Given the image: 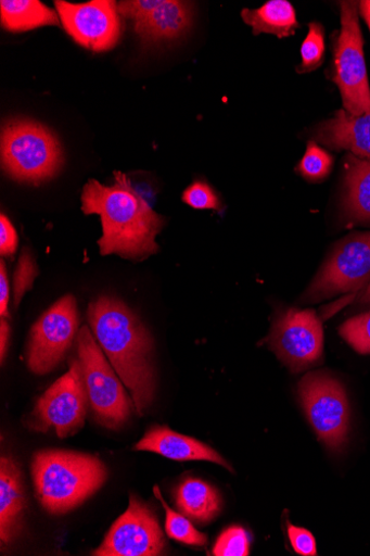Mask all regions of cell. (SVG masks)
I'll return each instance as SVG.
<instances>
[{
    "mask_svg": "<svg viewBox=\"0 0 370 556\" xmlns=\"http://www.w3.org/2000/svg\"><path fill=\"white\" fill-rule=\"evenodd\" d=\"M115 180L112 186L98 180L87 182L81 195L82 212L101 218L102 237L98 243L102 256L146 260L158 251L155 238L166 219L150 207L127 175L115 172Z\"/></svg>",
    "mask_w": 370,
    "mask_h": 556,
    "instance_id": "cell-1",
    "label": "cell"
},
{
    "mask_svg": "<svg viewBox=\"0 0 370 556\" xmlns=\"http://www.w3.org/2000/svg\"><path fill=\"white\" fill-rule=\"evenodd\" d=\"M88 319L95 340L130 391L136 412L142 416L155 392L149 331L124 302L110 296L90 303Z\"/></svg>",
    "mask_w": 370,
    "mask_h": 556,
    "instance_id": "cell-2",
    "label": "cell"
},
{
    "mask_svg": "<svg viewBox=\"0 0 370 556\" xmlns=\"http://www.w3.org/2000/svg\"><path fill=\"white\" fill-rule=\"evenodd\" d=\"M31 479L41 507L63 516L80 507L109 479V469L92 454L40 450L31 460Z\"/></svg>",
    "mask_w": 370,
    "mask_h": 556,
    "instance_id": "cell-3",
    "label": "cell"
},
{
    "mask_svg": "<svg viewBox=\"0 0 370 556\" xmlns=\"http://www.w3.org/2000/svg\"><path fill=\"white\" fill-rule=\"evenodd\" d=\"M2 163L8 175L22 182L40 184L63 167L58 137L31 121L9 122L2 131Z\"/></svg>",
    "mask_w": 370,
    "mask_h": 556,
    "instance_id": "cell-4",
    "label": "cell"
},
{
    "mask_svg": "<svg viewBox=\"0 0 370 556\" xmlns=\"http://www.w3.org/2000/svg\"><path fill=\"white\" fill-rule=\"evenodd\" d=\"M78 357L95 421L105 429H122L136 409L135 402L87 326L78 333Z\"/></svg>",
    "mask_w": 370,
    "mask_h": 556,
    "instance_id": "cell-5",
    "label": "cell"
},
{
    "mask_svg": "<svg viewBox=\"0 0 370 556\" xmlns=\"http://www.w3.org/2000/svg\"><path fill=\"white\" fill-rule=\"evenodd\" d=\"M303 409L317 437L332 451L345 446L350 428L349 402L343 384L327 372H310L298 383Z\"/></svg>",
    "mask_w": 370,
    "mask_h": 556,
    "instance_id": "cell-6",
    "label": "cell"
},
{
    "mask_svg": "<svg viewBox=\"0 0 370 556\" xmlns=\"http://www.w3.org/2000/svg\"><path fill=\"white\" fill-rule=\"evenodd\" d=\"M334 81L343 99L344 111L352 116L370 112V87L363 56L358 5L341 4V31L334 48Z\"/></svg>",
    "mask_w": 370,
    "mask_h": 556,
    "instance_id": "cell-7",
    "label": "cell"
},
{
    "mask_svg": "<svg viewBox=\"0 0 370 556\" xmlns=\"http://www.w3.org/2000/svg\"><path fill=\"white\" fill-rule=\"evenodd\" d=\"M88 402L80 363L74 361L69 371L39 397L27 427L36 432L55 431L61 439L73 437L85 426Z\"/></svg>",
    "mask_w": 370,
    "mask_h": 556,
    "instance_id": "cell-8",
    "label": "cell"
},
{
    "mask_svg": "<svg viewBox=\"0 0 370 556\" xmlns=\"http://www.w3.org/2000/svg\"><path fill=\"white\" fill-rule=\"evenodd\" d=\"M370 280V232H355L341 240L303 295L319 302L360 291Z\"/></svg>",
    "mask_w": 370,
    "mask_h": 556,
    "instance_id": "cell-9",
    "label": "cell"
},
{
    "mask_svg": "<svg viewBox=\"0 0 370 556\" xmlns=\"http://www.w3.org/2000/svg\"><path fill=\"white\" fill-rule=\"evenodd\" d=\"M78 326L76 299L67 294L52 305L31 329L27 351L30 371L42 376L54 370L71 349Z\"/></svg>",
    "mask_w": 370,
    "mask_h": 556,
    "instance_id": "cell-10",
    "label": "cell"
},
{
    "mask_svg": "<svg viewBox=\"0 0 370 556\" xmlns=\"http://www.w3.org/2000/svg\"><path fill=\"white\" fill-rule=\"evenodd\" d=\"M167 541L155 513L130 493L127 511L113 525L95 556H156L166 551Z\"/></svg>",
    "mask_w": 370,
    "mask_h": 556,
    "instance_id": "cell-11",
    "label": "cell"
},
{
    "mask_svg": "<svg viewBox=\"0 0 370 556\" xmlns=\"http://www.w3.org/2000/svg\"><path fill=\"white\" fill-rule=\"evenodd\" d=\"M269 343L292 372H302L322 361V323L312 311L290 309L276 321Z\"/></svg>",
    "mask_w": 370,
    "mask_h": 556,
    "instance_id": "cell-12",
    "label": "cell"
},
{
    "mask_svg": "<svg viewBox=\"0 0 370 556\" xmlns=\"http://www.w3.org/2000/svg\"><path fill=\"white\" fill-rule=\"evenodd\" d=\"M67 34L92 52H107L118 43L123 33L118 3L113 0H92L85 4L55 2Z\"/></svg>",
    "mask_w": 370,
    "mask_h": 556,
    "instance_id": "cell-13",
    "label": "cell"
},
{
    "mask_svg": "<svg viewBox=\"0 0 370 556\" xmlns=\"http://www.w3.org/2000/svg\"><path fill=\"white\" fill-rule=\"evenodd\" d=\"M135 450L153 452L175 462L214 463L233 472L231 465L215 448L168 427H151L135 445Z\"/></svg>",
    "mask_w": 370,
    "mask_h": 556,
    "instance_id": "cell-14",
    "label": "cell"
},
{
    "mask_svg": "<svg viewBox=\"0 0 370 556\" xmlns=\"http://www.w3.org/2000/svg\"><path fill=\"white\" fill-rule=\"evenodd\" d=\"M27 496L21 466L12 457L0 460V541L9 545L24 531Z\"/></svg>",
    "mask_w": 370,
    "mask_h": 556,
    "instance_id": "cell-15",
    "label": "cell"
},
{
    "mask_svg": "<svg viewBox=\"0 0 370 556\" xmlns=\"http://www.w3.org/2000/svg\"><path fill=\"white\" fill-rule=\"evenodd\" d=\"M314 137L317 143L348 150L352 155L370 161V112L352 116L340 111L332 119L317 126Z\"/></svg>",
    "mask_w": 370,
    "mask_h": 556,
    "instance_id": "cell-16",
    "label": "cell"
},
{
    "mask_svg": "<svg viewBox=\"0 0 370 556\" xmlns=\"http://www.w3.org/2000/svg\"><path fill=\"white\" fill-rule=\"evenodd\" d=\"M193 3L164 0L163 4L135 23V29L149 42L181 38L191 28Z\"/></svg>",
    "mask_w": 370,
    "mask_h": 556,
    "instance_id": "cell-17",
    "label": "cell"
},
{
    "mask_svg": "<svg viewBox=\"0 0 370 556\" xmlns=\"http://www.w3.org/2000/svg\"><path fill=\"white\" fill-rule=\"evenodd\" d=\"M175 500L180 513L199 525L214 521L222 509L219 491L200 479L183 480L175 491Z\"/></svg>",
    "mask_w": 370,
    "mask_h": 556,
    "instance_id": "cell-18",
    "label": "cell"
},
{
    "mask_svg": "<svg viewBox=\"0 0 370 556\" xmlns=\"http://www.w3.org/2000/svg\"><path fill=\"white\" fill-rule=\"evenodd\" d=\"M344 210L347 218L370 223V161L348 155L345 161Z\"/></svg>",
    "mask_w": 370,
    "mask_h": 556,
    "instance_id": "cell-19",
    "label": "cell"
},
{
    "mask_svg": "<svg viewBox=\"0 0 370 556\" xmlns=\"http://www.w3.org/2000/svg\"><path fill=\"white\" fill-rule=\"evenodd\" d=\"M242 18L254 35L271 34L281 39L293 36L299 27L296 12L288 0H271L257 10H243Z\"/></svg>",
    "mask_w": 370,
    "mask_h": 556,
    "instance_id": "cell-20",
    "label": "cell"
},
{
    "mask_svg": "<svg viewBox=\"0 0 370 556\" xmlns=\"http://www.w3.org/2000/svg\"><path fill=\"white\" fill-rule=\"evenodd\" d=\"M0 12L2 26L13 33L28 31L42 26H60L62 23L55 11L38 0H2Z\"/></svg>",
    "mask_w": 370,
    "mask_h": 556,
    "instance_id": "cell-21",
    "label": "cell"
},
{
    "mask_svg": "<svg viewBox=\"0 0 370 556\" xmlns=\"http://www.w3.org/2000/svg\"><path fill=\"white\" fill-rule=\"evenodd\" d=\"M155 497L162 502L166 511V532L169 538L191 546H204L207 542L206 534L197 531L191 520L173 510L165 501L161 488H153Z\"/></svg>",
    "mask_w": 370,
    "mask_h": 556,
    "instance_id": "cell-22",
    "label": "cell"
},
{
    "mask_svg": "<svg viewBox=\"0 0 370 556\" xmlns=\"http://www.w3.org/2000/svg\"><path fill=\"white\" fill-rule=\"evenodd\" d=\"M334 160L319 143L309 141L299 162L298 172L308 181L324 180L331 173Z\"/></svg>",
    "mask_w": 370,
    "mask_h": 556,
    "instance_id": "cell-23",
    "label": "cell"
},
{
    "mask_svg": "<svg viewBox=\"0 0 370 556\" xmlns=\"http://www.w3.org/2000/svg\"><path fill=\"white\" fill-rule=\"evenodd\" d=\"M326 55V33L320 23H310L301 47L302 63L298 72L308 73L319 68Z\"/></svg>",
    "mask_w": 370,
    "mask_h": 556,
    "instance_id": "cell-24",
    "label": "cell"
},
{
    "mask_svg": "<svg viewBox=\"0 0 370 556\" xmlns=\"http://www.w3.org/2000/svg\"><path fill=\"white\" fill-rule=\"evenodd\" d=\"M340 334L360 355H370V312L344 323Z\"/></svg>",
    "mask_w": 370,
    "mask_h": 556,
    "instance_id": "cell-25",
    "label": "cell"
},
{
    "mask_svg": "<svg viewBox=\"0 0 370 556\" xmlns=\"http://www.w3.org/2000/svg\"><path fill=\"white\" fill-rule=\"evenodd\" d=\"M250 553V539L242 527H231L218 538L214 555L216 556H246Z\"/></svg>",
    "mask_w": 370,
    "mask_h": 556,
    "instance_id": "cell-26",
    "label": "cell"
},
{
    "mask_svg": "<svg viewBox=\"0 0 370 556\" xmlns=\"http://www.w3.org/2000/svg\"><path fill=\"white\" fill-rule=\"evenodd\" d=\"M183 202L194 210L219 211L221 201L213 188L204 181H195L188 187L182 195Z\"/></svg>",
    "mask_w": 370,
    "mask_h": 556,
    "instance_id": "cell-27",
    "label": "cell"
},
{
    "mask_svg": "<svg viewBox=\"0 0 370 556\" xmlns=\"http://www.w3.org/2000/svg\"><path fill=\"white\" fill-rule=\"evenodd\" d=\"M37 275V265L30 252L26 249L18 261L14 277V302L16 307L20 306L25 293L31 289Z\"/></svg>",
    "mask_w": 370,
    "mask_h": 556,
    "instance_id": "cell-28",
    "label": "cell"
},
{
    "mask_svg": "<svg viewBox=\"0 0 370 556\" xmlns=\"http://www.w3.org/2000/svg\"><path fill=\"white\" fill-rule=\"evenodd\" d=\"M164 0H124L118 3V13L133 23L149 15L163 4Z\"/></svg>",
    "mask_w": 370,
    "mask_h": 556,
    "instance_id": "cell-29",
    "label": "cell"
},
{
    "mask_svg": "<svg viewBox=\"0 0 370 556\" xmlns=\"http://www.w3.org/2000/svg\"><path fill=\"white\" fill-rule=\"evenodd\" d=\"M288 533L294 551L304 556L317 555L314 535L306 529L289 525Z\"/></svg>",
    "mask_w": 370,
    "mask_h": 556,
    "instance_id": "cell-30",
    "label": "cell"
},
{
    "mask_svg": "<svg viewBox=\"0 0 370 556\" xmlns=\"http://www.w3.org/2000/svg\"><path fill=\"white\" fill-rule=\"evenodd\" d=\"M18 247V236L11 220L2 215L0 217V252L3 256H13Z\"/></svg>",
    "mask_w": 370,
    "mask_h": 556,
    "instance_id": "cell-31",
    "label": "cell"
},
{
    "mask_svg": "<svg viewBox=\"0 0 370 556\" xmlns=\"http://www.w3.org/2000/svg\"><path fill=\"white\" fill-rule=\"evenodd\" d=\"M10 280L7 271L5 263L0 264V315L3 318L10 317Z\"/></svg>",
    "mask_w": 370,
    "mask_h": 556,
    "instance_id": "cell-32",
    "label": "cell"
},
{
    "mask_svg": "<svg viewBox=\"0 0 370 556\" xmlns=\"http://www.w3.org/2000/svg\"><path fill=\"white\" fill-rule=\"evenodd\" d=\"M11 327L8 321L2 320L0 324V359L4 362L7 351L10 344Z\"/></svg>",
    "mask_w": 370,
    "mask_h": 556,
    "instance_id": "cell-33",
    "label": "cell"
},
{
    "mask_svg": "<svg viewBox=\"0 0 370 556\" xmlns=\"http://www.w3.org/2000/svg\"><path fill=\"white\" fill-rule=\"evenodd\" d=\"M360 14L370 29V0L359 3Z\"/></svg>",
    "mask_w": 370,
    "mask_h": 556,
    "instance_id": "cell-34",
    "label": "cell"
},
{
    "mask_svg": "<svg viewBox=\"0 0 370 556\" xmlns=\"http://www.w3.org/2000/svg\"><path fill=\"white\" fill-rule=\"evenodd\" d=\"M357 302L362 303V305H365V303H370V280L358 294Z\"/></svg>",
    "mask_w": 370,
    "mask_h": 556,
    "instance_id": "cell-35",
    "label": "cell"
}]
</instances>
